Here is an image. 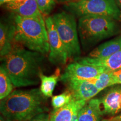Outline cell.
I'll return each mask as SVG.
<instances>
[{
  "mask_svg": "<svg viewBox=\"0 0 121 121\" xmlns=\"http://www.w3.org/2000/svg\"><path fill=\"white\" fill-rule=\"evenodd\" d=\"M45 56L39 52L15 46L10 53L1 58V66L15 87L35 85L40 81V75Z\"/></svg>",
  "mask_w": 121,
  "mask_h": 121,
  "instance_id": "obj_1",
  "label": "cell"
},
{
  "mask_svg": "<svg viewBox=\"0 0 121 121\" xmlns=\"http://www.w3.org/2000/svg\"><path fill=\"white\" fill-rule=\"evenodd\" d=\"M47 99L40 88L15 90L1 100L0 111L6 121H29L49 110Z\"/></svg>",
  "mask_w": 121,
  "mask_h": 121,
  "instance_id": "obj_2",
  "label": "cell"
},
{
  "mask_svg": "<svg viewBox=\"0 0 121 121\" xmlns=\"http://www.w3.org/2000/svg\"><path fill=\"white\" fill-rule=\"evenodd\" d=\"M14 20L16 43L30 51L48 55L49 43L44 16L25 17L14 14Z\"/></svg>",
  "mask_w": 121,
  "mask_h": 121,
  "instance_id": "obj_3",
  "label": "cell"
},
{
  "mask_svg": "<svg viewBox=\"0 0 121 121\" xmlns=\"http://www.w3.org/2000/svg\"><path fill=\"white\" fill-rule=\"evenodd\" d=\"M78 36L84 49L116 35L120 32L118 21L102 16L90 15L78 18Z\"/></svg>",
  "mask_w": 121,
  "mask_h": 121,
  "instance_id": "obj_4",
  "label": "cell"
},
{
  "mask_svg": "<svg viewBox=\"0 0 121 121\" xmlns=\"http://www.w3.org/2000/svg\"><path fill=\"white\" fill-rule=\"evenodd\" d=\"M64 4L67 11L75 17L95 15L121 21V11L115 0H76Z\"/></svg>",
  "mask_w": 121,
  "mask_h": 121,
  "instance_id": "obj_5",
  "label": "cell"
},
{
  "mask_svg": "<svg viewBox=\"0 0 121 121\" xmlns=\"http://www.w3.org/2000/svg\"><path fill=\"white\" fill-rule=\"evenodd\" d=\"M52 17L59 36L67 51L69 58L76 60L78 58L81 49L75 16L69 12L62 11Z\"/></svg>",
  "mask_w": 121,
  "mask_h": 121,
  "instance_id": "obj_6",
  "label": "cell"
},
{
  "mask_svg": "<svg viewBox=\"0 0 121 121\" xmlns=\"http://www.w3.org/2000/svg\"><path fill=\"white\" fill-rule=\"evenodd\" d=\"M47 30L49 52L48 60L54 65H64L69 58L68 54L56 28L52 16L45 19Z\"/></svg>",
  "mask_w": 121,
  "mask_h": 121,
  "instance_id": "obj_7",
  "label": "cell"
},
{
  "mask_svg": "<svg viewBox=\"0 0 121 121\" xmlns=\"http://www.w3.org/2000/svg\"><path fill=\"white\" fill-rule=\"evenodd\" d=\"M105 71H108L103 67L82 64L75 61L67 66L64 73L60 76V80L63 82L70 80H89L96 78Z\"/></svg>",
  "mask_w": 121,
  "mask_h": 121,
  "instance_id": "obj_8",
  "label": "cell"
},
{
  "mask_svg": "<svg viewBox=\"0 0 121 121\" xmlns=\"http://www.w3.org/2000/svg\"><path fill=\"white\" fill-rule=\"evenodd\" d=\"M16 25L14 14L6 17H2L0 22V56L1 58L6 56L13 51L15 42Z\"/></svg>",
  "mask_w": 121,
  "mask_h": 121,
  "instance_id": "obj_9",
  "label": "cell"
},
{
  "mask_svg": "<svg viewBox=\"0 0 121 121\" xmlns=\"http://www.w3.org/2000/svg\"><path fill=\"white\" fill-rule=\"evenodd\" d=\"M76 100L89 101L100 91L88 80H70L63 82Z\"/></svg>",
  "mask_w": 121,
  "mask_h": 121,
  "instance_id": "obj_10",
  "label": "cell"
},
{
  "mask_svg": "<svg viewBox=\"0 0 121 121\" xmlns=\"http://www.w3.org/2000/svg\"><path fill=\"white\" fill-rule=\"evenodd\" d=\"M112 87L99 99L103 115L113 117L121 111V84Z\"/></svg>",
  "mask_w": 121,
  "mask_h": 121,
  "instance_id": "obj_11",
  "label": "cell"
},
{
  "mask_svg": "<svg viewBox=\"0 0 121 121\" xmlns=\"http://www.w3.org/2000/svg\"><path fill=\"white\" fill-rule=\"evenodd\" d=\"M4 6L11 13L22 17L43 16L39 11L36 0H13Z\"/></svg>",
  "mask_w": 121,
  "mask_h": 121,
  "instance_id": "obj_12",
  "label": "cell"
},
{
  "mask_svg": "<svg viewBox=\"0 0 121 121\" xmlns=\"http://www.w3.org/2000/svg\"><path fill=\"white\" fill-rule=\"evenodd\" d=\"M75 60L82 64L103 67L108 71H115L121 69V50L106 58H94L87 56L78 57Z\"/></svg>",
  "mask_w": 121,
  "mask_h": 121,
  "instance_id": "obj_13",
  "label": "cell"
},
{
  "mask_svg": "<svg viewBox=\"0 0 121 121\" xmlns=\"http://www.w3.org/2000/svg\"><path fill=\"white\" fill-rule=\"evenodd\" d=\"M86 102L73 99L64 107L53 110L50 114V121H71L75 113L79 111Z\"/></svg>",
  "mask_w": 121,
  "mask_h": 121,
  "instance_id": "obj_14",
  "label": "cell"
},
{
  "mask_svg": "<svg viewBox=\"0 0 121 121\" xmlns=\"http://www.w3.org/2000/svg\"><path fill=\"white\" fill-rule=\"evenodd\" d=\"M103 116L100 100L91 99L80 110L78 121H103Z\"/></svg>",
  "mask_w": 121,
  "mask_h": 121,
  "instance_id": "obj_15",
  "label": "cell"
},
{
  "mask_svg": "<svg viewBox=\"0 0 121 121\" xmlns=\"http://www.w3.org/2000/svg\"><path fill=\"white\" fill-rule=\"evenodd\" d=\"M121 50V35L102 44L95 48L87 57L94 58L108 57Z\"/></svg>",
  "mask_w": 121,
  "mask_h": 121,
  "instance_id": "obj_16",
  "label": "cell"
},
{
  "mask_svg": "<svg viewBox=\"0 0 121 121\" xmlns=\"http://www.w3.org/2000/svg\"><path fill=\"white\" fill-rule=\"evenodd\" d=\"M60 70L59 68L56 69L53 74L50 76L44 75L43 72L40 73V90L45 96L47 98L52 96L54 88L60 80Z\"/></svg>",
  "mask_w": 121,
  "mask_h": 121,
  "instance_id": "obj_17",
  "label": "cell"
},
{
  "mask_svg": "<svg viewBox=\"0 0 121 121\" xmlns=\"http://www.w3.org/2000/svg\"><path fill=\"white\" fill-rule=\"evenodd\" d=\"M13 84L4 67H0V99L2 100L13 92Z\"/></svg>",
  "mask_w": 121,
  "mask_h": 121,
  "instance_id": "obj_18",
  "label": "cell"
},
{
  "mask_svg": "<svg viewBox=\"0 0 121 121\" xmlns=\"http://www.w3.org/2000/svg\"><path fill=\"white\" fill-rule=\"evenodd\" d=\"M100 91L104 90L110 86L114 85L112 71H105L100 73L96 78L89 80Z\"/></svg>",
  "mask_w": 121,
  "mask_h": 121,
  "instance_id": "obj_19",
  "label": "cell"
},
{
  "mask_svg": "<svg viewBox=\"0 0 121 121\" xmlns=\"http://www.w3.org/2000/svg\"><path fill=\"white\" fill-rule=\"evenodd\" d=\"M73 99L72 94L68 90L60 94L53 96L51 103L53 109H57L64 107L71 102Z\"/></svg>",
  "mask_w": 121,
  "mask_h": 121,
  "instance_id": "obj_20",
  "label": "cell"
},
{
  "mask_svg": "<svg viewBox=\"0 0 121 121\" xmlns=\"http://www.w3.org/2000/svg\"><path fill=\"white\" fill-rule=\"evenodd\" d=\"M57 0H36L38 7L43 16H47L55 6Z\"/></svg>",
  "mask_w": 121,
  "mask_h": 121,
  "instance_id": "obj_21",
  "label": "cell"
},
{
  "mask_svg": "<svg viewBox=\"0 0 121 121\" xmlns=\"http://www.w3.org/2000/svg\"><path fill=\"white\" fill-rule=\"evenodd\" d=\"M29 121H50V114L47 113L39 114Z\"/></svg>",
  "mask_w": 121,
  "mask_h": 121,
  "instance_id": "obj_22",
  "label": "cell"
},
{
  "mask_svg": "<svg viewBox=\"0 0 121 121\" xmlns=\"http://www.w3.org/2000/svg\"><path fill=\"white\" fill-rule=\"evenodd\" d=\"M114 85L121 84V69L112 71Z\"/></svg>",
  "mask_w": 121,
  "mask_h": 121,
  "instance_id": "obj_23",
  "label": "cell"
},
{
  "mask_svg": "<svg viewBox=\"0 0 121 121\" xmlns=\"http://www.w3.org/2000/svg\"><path fill=\"white\" fill-rule=\"evenodd\" d=\"M104 121H121V113L118 116L111 117L109 118L104 119Z\"/></svg>",
  "mask_w": 121,
  "mask_h": 121,
  "instance_id": "obj_24",
  "label": "cell"
},
{
  "mask_svg": "<svg viewBox=\"0 0 121 121\" xmlns=\"http://www.w3.org/2000/svg\"><path fill=\"white\" fill-rule=\"evenodd\" d=\"M76 1V0H57V1L59 3H60V4H66V3L71 2V1Z\"/></svg>",
  "mask_w": 121,
  "mask_h": 121,
  "instance_id": "obj_25",
  "label": "cell"
},
{
  "mask_svg": "<svg viewBox=\"0 0 121 121\" xmlns=\"http://www.w3.org/2000/svg\"><path fill=\"white\" fill-rule=\"evenodd\" d=\"M13 1V0H0V4H1V5H4V4L11 2Z\"/></svg>",
  "mask_w": 121,
  "mask_h": 121,
  "instance_id": "obj_26",
  "label": "cell"
},
{
  "mask_svg": "<svg viewBox=\"0 0 121 121\" xmlns=\"http://www.w3.org/2000/svg\"><path fill=\"white\" fill-rule=\"evenodd\" d=\"M116 4H117L118 7H119V9H120L121 11V0H115Z\"/></svg>",
  "mask_w": 121,
  "mask_h": 121,
  "instance_id": "obj_27",
  "label": "cell"
},
{
  "mask_svg": "<svg viewBox=\"0 0 121 121\" xmlns=\"http://www.w3.org/2000/svg\"><path fill=\"white\" fill-rule=\"evenodd\" d=\"M0 121H6L5 119H4V118L2 116H1V117H0Z\"/></svg>",
  "mask_w": 121,
  "mask_h": 121,
  "instance_id": "obj_28",
  "label": "cell"
},
{
  "mask_svg": "<svg viewBox=\"0 0 121 121\" xmlns=\"http://www.w3.org/2000/svg\"><path fill=\"white\" fill-rule=\"evenodd\" d=\"M103 121H104V120H103Z\"/></svg>",
  "mask_w": 121,
  "mask_h": 121,
  "instance_id": "obj_29",
  "label": "cell"
}]
</instances>
